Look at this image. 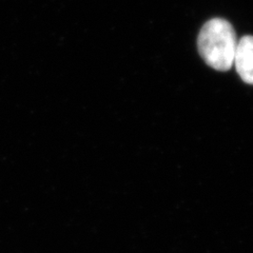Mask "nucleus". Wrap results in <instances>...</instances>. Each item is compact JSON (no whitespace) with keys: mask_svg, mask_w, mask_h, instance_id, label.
Masks as SVG:
<instances>
[{"mask_svg":"<svg viewBox=\"0 0 253 253\" xmlns=\"http://www.w3.org/2000/svg\"><path fill=\"white\" fill-rule=\"evenodd\" d=\"M236 44L231 23L223 18H213L206 22L197 38L202 58L209 67L221 72L232 68Z\"/></svg>","mask_w":253,"mask_h":253,"instance_id":"nucleus-1","label":"nucleus"},{"mask_svg":"<svg viewBox=\"0 0 253 253\" xmlns=\"http://www.w3.org/2000/svg\"><path fill=\"white\" fill-rule=\"evenodd\" d=\"M233 63L243 82L253 83V39L250 35L243 36L237 42Z\"/></svg>","mask_w":253,"mask_h":253,"instance_id":"nucleus-2","label":"nucleus"}]
</instances>
